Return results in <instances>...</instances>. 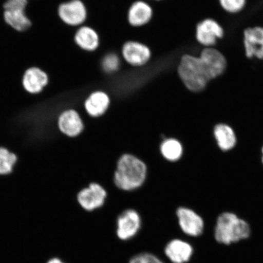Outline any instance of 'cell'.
<instances>
[{"mask_svg": "<svg viewBox=\"0 0 263 263\" xmlns=\"http://www.w3.org/2000/svg\"><path fill=\"white\" fill-rule=\"evenodd\" d=\"M226 59L215 48H203L199 55L185 54L181 57L177 73L184 86L192 93L206 89L210 82L226 70Z\"/></svg>", "mask_w": 263, "mask_h": 263, "instance_id": "cell-1", "label": "cell"}, {"mask_svg": "<svg viewBox=\"0 0 263 263\" xmlns=\"http://www.w3.org/2000/svg\"><path fill=\"white\" fill-rule=\"evenodd\" d=\"M146 164L138 158L125 154L118 160L114 182L120 189L133 190L143 185L146 179Z\"/></svg>", "mask_w": 263, "mask_h": 263, "instance_id": "cell-2", "label": "cell"}, {"mask_svg": "<svg viewBox=\"0 0 263 263\" xmlns=\"http://www.w3.org/2000/svg\"><path fill=\"white\" fill-rule=\"evenodd\" d=\"M251 229L248 223L232 213H223L217 220L215 236L217 241L230 245L248 238Z\"/></svg>", "mask_w": 263, "mask_h": 263, "instance_id": "cell-3", "label": "cell"}, {"mask_svg": "<svg viewBox=\"0 0 263 263\" xmlns=\"http://www.w3.org/2000/svg\"><path fill=\"white\" fill-rule=\"evenodd\" d=\"M58 14L64 24L73 28L84 25L88 17L86 6L82 0L61 3L58 6Z\"/></svg>", "mask_w": 263, "mask_h": 263, "instance_id": "cell-4", "label": "cell"}, {"mask_svg": "<svg viewBox=\"0 0 263 263\" xmlns=\"http://www.w3.org/2000/svg\"><path fill=\"white\" fill-rule=\"evenodd\" d=\"M121 57L125 63L134 68H141L152 58V52L148 46L138 41H129L121 48Z\"/></svg>", "mask_w": 263, "mask_h": 263, "instance_id": "cell-5", "label": "cell"}, {"mask_svg": "<svg viewBox=\"0 0 263 263\" xmlns=\"http://www.w3.org/2000/svg\"><path fill=\"white\" fill-rule=\"evenodd\" d=\"M224 34L222 26L212 18L203 20L196 25V41L203 48H215Z\"/></svg>", "mask_w": 263, "mask_h": 263, "instance_id": "cell-6", "label": "cell"}, {"mask_svg": "<svg viewBox=\"0 0 263 263\" xmlns=\"http://www.w3.org/2000/svg\"><path fill=\"white\" fill-rule=\"evenodd\" d=\"M243 45L247 58L263 60V27L248 28L243 32Z\"/></svg>", "mask_w": 263, "mask_h": 263, "instance_id": "cell-7", "label": "cell"}, {"mask_svg": "<svg viewBox=\"0 0 263 263\" xmlns=\"http://www.w3.org/2000/svg\"><path fill=\"white\" fill-rule=\"evenodd\" d=\"M140 228L141 218L139 213L134 210H126L117 220L118 237L123 241L133 238Z\"/></svg>", "mask_w": 263, "mask_h": 263, "instance_id": "cell-8", "label": "cell"}, {"mask_svg": "<svg viewBox=\"0 0 263 263\" xmlns=\"http://www.w3.org/2000/svg\"><path fill=\"white\" fill-rule=\"evenodd\" d=\"M154 11L149 3L144 0H136L127 11V22L134 28H141L152 21Z\"/></svg>", "mask_w": 263, "mask_h": 263, "instance_id": "cell-9", "label": "cell"}, {"mask_svg": "<svg viewBox=\"0 0 263 263\" xmlns=\"http://www.w3.org/2000/svg\"><path fill=\"white\" fill-rule=\"evenodd\" d=\"M106 197V192L103 187L93 183L78 194V199L82 208L87 211H93L103 206Z\"/></svg>", "mask_w": 263, "mask_h": 263, "instance_id": "cell-10", "label": "cell"}, {"mask_svg": "<svg viewBox=\"0 0 263 263\" xmlns=\"http://www.w3.org/2000/svg\"><path fill=\"white\" fill-rule=\"evenodd\" d=\"M49 82V77L46 72L38 67H31L23 76L22 86L27 93L37 95L44 91Z\"/></svg>", "mask_w": 263, "mask_h": 263, "instance_id": "cell-11", "label": "cell"}, {"mask_svg": "<svg viewBox=\"0 0 263 263\" xmlns=\"http://www.w3.org/2000/svg\"><path fill=\"white\" fill-rule=\"evenodd\" d=\"M177 216L180 228L185 234L192 236H198L202 234L203 220L192 210L180 207L177 210Z\"/></svg>", "mask_w": 263, "mask_h": 263, "instance_id": "cell-12", "label": "cell"}, {"mask_svg": "<svg viewBox=\"0 0 263 263\" xmlns=\"http://www.w3.org/2000/svg\"><path fill=\"white\" fill-rule=\"evenodd\" d=\"M74 42L81 50L87 52L97 51L100 45L98 32L87 25H82L77 29L74 35Z\"/></svg>", "mask_w": 263, "mask_h": 263, "instance_id": "cell-13", "label": "cell"}, {"mask_svg": "<svg viewBox=\"0 0 263 263\" xmlns=\"http://www.w3.org/2000/svg\"><path fill=\"white\" fill-rule=\"evenodd\" d=\"M192 246L188 242L180 239H173L167 243L164 253L173 263H185L188 262L193 254Z\"/></svg>", "mask_w": 263, "mask_h": 263, "instance_id": "cell-14", "label": "cell"}, {"mask_svg": "<svg viewBox=\"0 0 263 263\" xmlns=\"http://www.w3.org/2000/svg\"><path fill=\"white\" fill-rule=\"evenodd\" d=\"M110 104V98L106 92L96 90L92 92L85 101L84 107L91 117H99L106 112Z\"/></svg>", "mask_w": 263, "mask_h": 263, "instance_id": "cell-15", "label": "cell"}, {"mask_svg": "<svg viewBox=\"0 0 263 263\" xmlns=\"http://www.w3.org/2000/svg\"><path fill=\"white\" fill-rule=\"evenodd\" d=\"M59 127L62 133L69 137H76L81 133L84 125L77 111L73 109L64 111L59 118Z\"/></svg>", "mask_w": 263, "mask_h": 263, "instance_id": "cell-16", "label": "cell"}, {"mask_svg": "<svg viewBox=\"0 0 263 263\" xmlns=\"http://www.w3.org/2000/svg\"><path fill=\"white\" fill-rule=\"evenodd\" d=\"M3 18L9 27L16 32L27 31L32 25L31 20L26 14V11L21 9L8 10L3 12Z\"/></svg>", "mask_w": 263, "mask_h": 263, "instance_id": "cell-17", "label": "cell"}, {"mask_svg": "<svg viewBox=\"0 0 263 263\" xmlns=\"http://www.w3.org/2000/svg\"><path fill=\"white\" fill-rule=\"evenodd\" d=\"M215 139L222 151H229L235 146L236 139L234 131L224 124L216 125L214 129Z\"/></svg>", "mask_w": 263, "mask_h": 263, "instance_id": "cell-18", "label": "cell"}, {"mask_svg": "<svg viewBox=\"0 0 263 263\" xmlns=\"http://www.w3.org/2000/svg\"><path fill=\"white\" fill-rule=\"evenodd\" d=\"M121 54L110 51L104 54L100 60V67L105 74L113 75L118 73L123 66Z\"/></svg>", "mask_w": 263, "mask_h": 263, "instance_id": "cell-19", "label": "cell"}, {"mask_svg": "<svg viewBox=\"0 0 263 263\" xmlns=\"http://www.w3.org/2000/svg\"><path fill=\"white\" fill-rule=\"evenodd\" d=\"M161 153L167 160L175 162L179 160L182 155V144L176 139L166 140L161 145Z\"/></svg>", "mask_w": 263, "mask_h": 263, "instance_id": "cell-20", "label": "cell"}, {"mask_svg": "<svg viewBox=\"0 0 263 263\" xmlns=\"http://www.w3.org/2000/svg\"><path fill=\"white\" fill-rule=\"evenodd\" d=\"M16 161L15 154L5 148L0 147V174L5 175L11 173Z\"/></svg>", "mask_w": 263, "mask_h": 263, "instance_id": "cell-21", "label": "cell"}, {"mask_svg": "<svg viewBox=\"0 0 263 263\" xmlns=\"http://www.w3.org/2000/svg\"><path fill=\"white\" fill-rule=\"evenodd\" d=\"M223 11L230 14H236L246 7L247 0H218Z\"/></svg>", "mask_w": 263, "mask_h": 263, "instance_id": "cell-22", "label": "cell"}, {"mask_svg": "<svg viewBox=\"0 0 263 263\" xmlns=\"http://www.w3.org/2000/svg\"><path fill=\"white\" fill-rule=\"evenodd\" d=\"M129 263H164L160 259L150 253H141L133 256Z\"/></svg>", "mask_w": 263, "mask_h": 263, "instance_id": "cell-23", "label": "cell"}, {"mask_svg": "<svg viewBox=\"0 0 263 263\" xmlns=\"http://www.w3.org/2000/svg\"><path fill=\"white\" fill-rule=\"evenodd\" d=\"M29 4V0H6L3 5L4 11L21 9L26 11Z\"/></svg>", "mask_w": 263, "mask_h": 263, "instance_id": "cell-24", "label": "cell"}, {"mask_svg": "<svg viewBox=\"0 0 263 263\" xmlns=\"http://www.w3.org/2000/svg\"><path fill=\"white\" fill-rule=\"evenodd\" d=\"M39 54H41V52ZM38 55H39V58L47 57V58H50V57H52V55L47 54V52H45V53H44V52H42V53L40 55L38 54ZM51 58H52V57ZM44 59H45V58H44ZM42 61V60H41L39 62L37 67L39 68V66H40L41 62Z\"/></svg>", "mask_w": 263, "mask_h": 263, "instance_id": "cell-25", "label": "cell"}, {"mask_svg": "<svg viewBox=\"0 0 263 263\" xmlns=\"http://www.w3.org/2000/svg\"><path fill=\"white\" fill-rule=\"evenodd\" d=\"M47 263H64V262H62L60 259H59L58 258H54L49 259V260Z\"/></svg>", "mask_w": 263, "mask_h": 263, "instance_id": "cell-26", "label": "cell"}, {"mask_svg": "<svg viewBox=\"0 0 263 263\" xmlns=\"http://www.w3.org/2000/svg\"><path fill=\"white\" fill-rule=\"evenodd\" d=\"M153 1H155V2H162V1H164V0H153Z\"/></svg>", "mask_w": 263, "mask_h": 263, "instance_id": "cell-27", "label": "cell"}, {"mask_svg": "<svg viewBox=\"0 0 263 263\" xmlns=\"http://www.w3.org/2000/svg\"><path fill=\"white\" fill-rule=\"evenodd\" d=\"M262 163H263V147H262Z\"/></svg>", "mask_w": 263, "mask_h": 263, "instance_id": "cell-28", "label": "cell"}]
</instances>
